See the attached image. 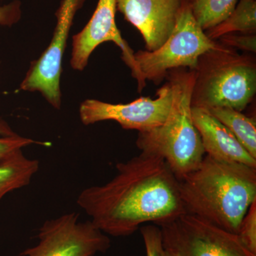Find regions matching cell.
I'll use <instances>...</instances> for the list:
<instances>
[{
  "mask_svg": "<svg viewBox=\"0 0 256 256\" xmlns=\"http://www.w3.org/2000/svg\"><path fill=\"white\" fill-rule=\"evenodd\" d=\"M117 174L104 185L80 192L77 204L108 236H129L143 224L160 226L186 214L178 180L162 156L141 152L116 164Z\"/></svg>",
  "mask_w": 256,
  "mask_h": 256,
  "instance_id": "obj_1",
  "label": "cell"
},
{
  "mask_svg": "<svg viewBox=\"0 0 256 256\" xmlns=\"http://www.w3.org/2000/svg\"><path fill=\"white\" fill-rule=\"evenodd\" d=\"M185 212L238 234L256 200V168L205 156L200 166L178 180Z\"/></svg>",
  "mask_w": 256,
  "mask_h": 256,
  "instance_id": "obj_2",
  "label": "cell"
},
{
  "mask_svg": "<svg viewBox=\"0 0 256 256\" xmlns=\"http://www.w3.org/2000/svg\"><path fill=\"white\" fill-rule=\"evenodd\" d=\"M166 78L172 89L169 114L162 126L139 132L136 144L141 152L162 156L180 180L200 166L206 153L192 119L194 70L174 69Z\"/></svg>",
  "mask_w": 256,
  "mask_h": 256,
  "instance_id": "obj_3",
  "label": "cell"
},
{
  "mask_svg": "<svg viewBox=\"0 0 256 256\" xmlns=\"http://www.w3.org/2000/svg\"><path fill=\"white\" fill-rule=\"evenodd\" d=\"M256 92L255 58L222 44L202 54L194 70L191 106L210 110L232 108L242 112Z\"/></svg>",
  "mask_w": 256,
  "mask_h": 256,
  "instance_id": "obj_4",
  "label": "cell"
},
{
  "mask_svg": "<svg viewBox=\"0 0 256 256\" xmlns=\"http://www.w3.org/2000/svg\"><path fill=\"white\" fill-rule=\"evenodd\" d=\"M220 45L200 28L186 0L168 40L154 52L138 50L134 54V60L144 80L159 84L174 69L188 67L194 70L202 54Z\"/></svg>",
  "mask_w": 256,
  "mask_h": 256,
  "instance_id": "obj_5",
  "label": "cell"
},
{
  "mask_svg": "<svg viewBox=\"0 0 256 256\" xmlns=\"http://www.w3.org/2000/svg\"><path fill=\"white\" fill-rule=\"evenodd\" d=\"M165 250L178 256H256L238 235L190 214L158 226Z\"/></svg>",
  "mask_w": 256,
  "mask_h": 256,
  "instance_id": "obj_6",
  "label": "cell"
},
{
  "mask_svg": "<svg viewBox=\"0 0 256 256\" xmlns=\"http://www.w3.org/2000/svg\"><path fill=\"white\" fill-rule=\"evenodd\" d=\"M38 244L21 256H96L110 248L111 242L92 220H79L78 213L46 220L38 229Z\"/></svg>",
  "mask_w": 256,
  "mask_h": 256,
  "instance_id": "obj_7",
  "label": "cell"
},
{
  "mask_svg": "<svg viewBox=\"0 0 256 256\" xmlns=\"http://www.w3.org/2000/svg\"><path fill=\"white\" fill-rule=\"evenodd\" d=\"M172 102V89L169 80L158 89L156 98L141 97L127 104H112L88 99L79 109L85 126L101 121L114 120L127 130L138 132L150 130L162 126L169 114Z\"/></svg>",
  "mask_w": 256,
  "mask_h": 256,
  "instance_id": "obj_8",
  "label": "cell"
},
{
  "mask_svg": "<svg viewBox=\"0 0 256 256\" xmlns=\"http://www.w3.org/2000/svg\"><path fill=\"white\" fill-rule=\"evenodd\" d=\"M86 0H62L57 10L53 38L41 56L32 64L20 86L25 92H38L56 109L62 105L60 79L62 58L76 13Z\"/></svg>",
  "mask_w": 256,
  "mask_h": 256,
  "instance_id": "obj_9",
  "label": "cell"
},
{
  "mask_svg": "<svg viewBox=\"0 0 256 256\" xmlns=\"http://www.w3.org/2000/svg\"><path fill=\"white\" fill-rule=\"evenodd\" d=\"M116 0H98L92 18L82 31L73 36L70 66L74 70H82L96 47L104 42H112L122 50V58L137 80L138 92L146 86V80L138 68L134 52L121 36L116 22Z\"/></svg>",
  "mask_w": 256,
  "mask_h": 256,
  "instance_id": "obj_10",
  "label": "cell"
},
{
  "mask_svg": "<svg viewBox=\"0 0 256 256\" xmlns=\"http://www.w3.org/2000/svg\"><path fill=\"white\" fill-rule=\"evenodd\" d=\"M186 0H116L117 10L140 32L146 50L154 52L174 30Z\"/></svg>",
  "mask_w": 256,
  "mask_h": 256,
  "instance_id": "obj_11",
  "label": "cell"
},
{
  "mask_svg": "<svg viewBox=\"0 0 256 256\" xmlns=\"http://www.w3.org/2000/svg\"><path fill=\"white\" fill-rule=\"evenodd\" d=\"M192 114L206 156L220 161L240 163L256 168V159L208 110L192 107Z\"/></svg>",
  "mask_w": 256,
  "mask_h": 256,
  "instance_id": "obj_12",
  "label": "cell"
},
{
  "mask_svg": "<svg viewBox=\"0 0 256 256\" xmlns=\"http://www.w3.org/2000/svg\"><path fill=\"white\" fill-rule=\"evenodd\" d=\"M38 160L30 159L22 150L0 161V202L5 195L28 186L38 172Z\"/></svg>",
  "mask_w": 256,
  "mask_h": 256,
  "instance_id": "obj_13",
  "label": "cell"
},
{
  "mask_svg": "<svg viewBox=\"0 0 256 256\" xmlns=\"http://www.w3.org/2000/svg\"><path fill=\"white\" fill-rule=\"evenodd\" d=\"M208 110L234 134L246 150L256 159V122L232 108H214Z\"/></svg>",
  "mask_w": 256,
  "mask_h": 256,
  "instance_id": "obj_14",
  "label": "cell"
},
{
  "mask_svg": "<svg viewBox=\"0 0 256 256\" xmlns=\"http://www.w3.org/2000/svg\"><path fill=\"white\" fill-rule=\"evenodd\" d=\"M212 40L230 33H256V0H240L223 22L205 32Z\"/></svg>",
  "mask_w": 256,
  "mask_h": 256,
  "instance_id": "obj_15",
  "label": "cell"
},
{
  "mask_svg": "<svg viewBox=\"0 0 256 256\" xmlns=\"http://www.w3.org/2000/svg\"><path fill=\"white\" fill-rule=\"evenodd\" d=\"M188 4L197 24L206 32L230 16L237 0H188Z\"/></svg>",
  "mask_w": 256,
  "mask_h": 256,
  "instance_id": "obj_16",
  "label": "cell"
},
{
  "mask_svg": "<svg viewBox=\"0 0 256 256\" xmlns=\"http://www.w3.org/2000/svg\"><path fill=\"white\" fill-rule=\"evenodd\" d=\"M237 235L242 246L256 256V200L244 216Z\"/></svg>",
  "mask_w": 256,
  "mask_h": 256,
  "instance_id": "obj_17",
  "label": "cell"
},
{
  "mask_svg": "<svg viewBox=\"0 0 256 256\" xmlns=\"http://www.w3.org/2000/svg\"><path fill=\"white\" fill-rule=\"evenodd\" d=\"M140 229L144 242L146 256H163L164 247L159 227L156 225H148Z\"/></svg>",
  "mask_w": 256,
  "mask_h": 256,
  "instance_id": "obj_18",
  "label": "cell"
},
{
  "mask_svg": "<svg viewBox=\"0 0 256 256\" xmlns=\"http://www.w3.org/2000/svg\"><path fill=\"white\" fill-rule=\"evenodd\" d=\"M220 43L230 48H238L245 52H256V34L230 33L218 38Z\"/></svg>",
  "mask_w": 256,
  "mask_h": 256,
  "instance_id": "obj_19",
  "label": "cell"
},
{
  "mask_svg": "<svg viewBox=\"0 0 256 256\" xmlns=\"http://www.w3.org/2000/svg\"><path fill=\"white\" fill-rule=\"evenodd\" d=\"M46 144V143L36 142L30 138L22 137L16 134L14 136H0V161L8 158L12 154L15 152L22 150L25 146H31V144Z\"/></svg>",
  "mask_w": 256,
  "mask_h": 256,
  "instance_id": "obj_20",
  "label": "cell"
},
{
  "mask_svg": "<svg viewBox=\"0 0 256 256\" xmlns=\"http://www.w3.org/2000/svg\"><path fill=\"white\" fill-rule=\"evenodd\" d=\"M22 18V4L14 0L9 4L0 6V25L12 26L20 22Z\"/></svg>",
  "mask_w": 256,
  "mask_h": 256,
  "instance_id": "obj_21",
  "label": "cell"
},
{
  "mask_svg": "<svg viewBox=\"0 0 256 256\" xmlns=\"http://www.w3.org/2000/svg\"><path fill=\"white\" fill-rule=\"evenodd\" d=\"M16 132L12 129L10 124L4 121V120L0 119V136L9 137V136H16Z\"/></svg>",
  "mask_w": 256,
  "mask_h": 256,
  "instance_id": "obj_22",
  "label": "cell"
},
{
  "mask_svg": "<svg viewBox=\"0 0 256 256\" xmlns=\"http://www.w3.org/2000/svg\"><path fill=\"white\" fill-rule=\"evenodd\" d=\"M163 256H178L176 254H173L172 252H170V250H165L164 249V252H163Z\"/></svg>",
  "mask_w": 256,
  "mask_h": 256,
  "instance_id": "obj_23",
  "label": "cell"
},
{
  "mask_svg": "<svg viewBox=\"0 0 256 256\" xmlns=\"http://www.w3.org/2000/svg\"><path fill=\"white\" fill-rule=\"evenodd\" d=\"M0 1H2V0H0Z\"/></svg>",
  "mask_w": 256,
  "mask_h": 256,
  "instance_id": "obj_24",
  "label": "cell"
}]
</instances>
